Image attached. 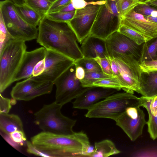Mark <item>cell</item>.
<instances>
[{"label": "cell", "mask_w": 157, "mask_h": 157, "mask_svg": "<svg viewBox=\"0 0 157 157\" xmlns=\"http://www.w3.org/2000/svg\"><path fill=\"white\" fill-rule=\"evenodd\" d=\"M93 86L114 89L118 91L122 89L120 82L118 78L114 76L98 79L93 83Z\"/></svg>", "instance_id": "obj_27"}, {"label": "cell", "mask_w": 157, "mask_h": 157, "mask_svg": "<svg viewBox=\"0 0 157 157\" xmlns=\"http://www.w3.org/2000/svg\"><path fill=\"white\" fill-rule=\"evenodd\" d=\"M46 52V49L43 47L29 52L26 51L14 78V82L32 77L35 66L44 59Z\"/></svg>", "instance_id": "obj_17"}, {"label": "cell", "mask_w": 157, "mask_h": 157, "mask_svg": "<svg viewBox=\"0 0 157 157\" xmlns=\"http://www.w3.org/2000/svg\"><path fill=\"white\" fill-rule=\"evenodd\" d=\"M75 67L76 77L78 79L80 80L83 79L85 77V71L84 68L81 66H75Z\"/></svg>", "instance_id": "obj_43"}, {"label": "cell", "mask_w": 157, "mask_h": 157, "mask_svg": "<svg viewBox=\"0 0 157 157\" xmlns=\"http://www.w3.org/2000/svg\"><path fill=\"white\" fill-rule=\"evenodd\" d=\"M112 76L102 72H85L84 78L80 80L82 86L85 87H93V83L98 79L108 78Z\"/></svg>", "instance_id": "obj_26"}, {"label": "cell", "mask_w": 157, "mask_h": 157, "mask_svg": "<svg viewBox=\"0 0 157 157\" xmlns=\"http://www.w3.org/2000/svg\"><path fill=\"white\" fill-rule=\"evenodd\" d=\"M71 2V0H57L52 3L50 6L48 13L57 12Z\"/></svg>", "instance_id": "obj_38"}, {"label": "cell", "mask_w": 157, "mask_h": 157, "mask_svg": "<svg viewBox=\"0 0 157 157\" xmlns=\"http://www.w3.org/2000/svg\"><path fill=\"white\" fill-rule=\"evenodd\" d=\"M81 44V49L84 58H95L97 57L108 58L109 56L105 40L89 35Z\"/></svg>", "instance_id": "obj_18"}, {"label": "cell", "mask_w": 157, "mask_h": 157, "mask_svg": "<svg viewBox=\"0 0 157 157\" xmlns=\"http://www.w3.org/2000/svg\"><path fill=\"white\" fill-rule=\"evenodd\" d=\"M117 89L93 86L82 94L73 102V108L88 110L102 99L116 93Z\"/></svg>", "instance_id": "obj_16"}, {"label": "cell", "mask_w": 157, "mask_h": 157, "mask_svg": "<svg viewBox=\"0 0 157 157\" xmlns=\"http://www.w3.org/2000/svg\"><path fill=\"white\" fill-rule=\"evenodd\" d=\"M50 2L52 3L56 1L57 0H48Z\"/></svg>", "instance_id": "obj_48"}, {"label": "cell", "mask_w": 157, "mask_h": 157, "mask_svg": "<svg viewBox=\"0 0 157 157\" xmlns=\"http://www.w3.org/2000/svg\"><path fill=\"white\" fill-rule=\"evenodd\" d=\"M133 9L136 12L144 16L157 17V9L148 4L145 3L138 4Z\"/></svg>", "instance_id": "obj_30"}, {"label": "cell", "mask_w": 157, "mask_h": 157, "mask_svg": "<svg viewBox=\"0 0 157 157\" xmlns=\"http://www.w3.org/2000/svg\"><path fill=\"white\" fill-rule=\"evenodd\" d=\"M132 141L136 140L142 134L147 124L145 114L140 106H131L115 121Z\"/></svg>", "instance_id": "obj_12"}, {"label": "cell", "mask_w": 157, "mask_h": 157, "mask_svg": "<svg viewBox=\"0 0 157 157\" xmlns=\"http://www.w3.org/2000/svg\"><path fill=\"white\" fill-rule=\"evenodd\" d=\"M44 59L36 64L33 69L32 77L37 76L43 72L44 69Z\"/></svg>", "instance_id": "obj_40"}, {"label": "cell", "mask_w": 157, "mask_h": 157, "mask_svg": "<svg viewBox=\"0 0 157 157\" xmlns=\"http://www.w3.org/2000/svg\"><path fill=\"white\" fill-rule=\"evenodd\" d=\"M15 7L18 14L25 22L35 27L38 26L43 17L40 14L25 4L15 5Z\"/></svg>", "instance_id": "obj_22"}, {"label": "cell", "mask_w": 157, "mask_h": 157, "mask_svg": "<svg viewBox=\"0 0 157 157\" xmlns=\"http://www.w3.org/2000/svg\"><path fill=\"white\" fill-rule=\"evenodd\" d=\"M14 142L21 144L26 140L24 131H16L10 134L8 136Z\"/></svg>", "instance_id": "obj_36"}, {"label": "cell", "mask_w": 157, "mask_h": 157, "mask_svg": "<svg viewBox=\"0 0 157 157\" xmlns=\"http://www.w3.org/2000/svg\"><path fill=\"white\" fill-rule=\"evenodd\" d=\"M134 41L139 45L147 42L146 38L135 30L126 26L121 25L118 31Z\"/></svg>", "instance_id": "obj_28"}, {"label": "cell", "mask_w": 157, "mask_h": 157, "mask_svg": "<svg viewBox=\"0 0 157 157\" xmlns=\"http://www.w3.org/2000/svg\"><path fill=\"white\" fill-rule=\"evenodd\" d=\"M71 2L76 10L83 8L92 2H87L85 0H71Z\"/></svg>", "instance_id": "obj_41"}, {"label": "cell", "mask_w": 157, "mask_h": 157, "mask_svg": "<svg viewBox=\"0 0 157 157\" xmlns=\"http://www.w3.org/2000/svg\"><path fill=\"white\" fill-rule=\"evenodd\" d=\"M121 152L111 140L106 139L95 143L94 151L89 157H107Z\"/></svg>", "instance_id": "obj_21"}, {"label": "cell", "mask_w": 157, "mask_h": 157, "mask_svg": "<svg viewBox=\"0 0 157 157\" xmlns=\"http://www.w3.org/2000/svg\"><path fill=\"white\" fill-rule=\"evenodd\" d=\"M107 58L110 63L113 76L117 77L119 75V72L118 67L114 59L109 56Z\"/></svg>", "instance_id": "obj_42"}, {"label": "cell", "mask_w": 157, "mask_h": 157, "mask_svg": "<svg viewBox=\"0 0 157 157\" xmlns=\"http://www.w3.org/2000/svg\"><path fill=\"white\" fill-rule=\"evenodd\" d=\"M142 72L148 73L157 71V59L155 60L143 61L140 63Z\"/></svg>", "instance_id": "obj_35"}, {"label": "cell", "mask_w": 157, "mask_h": 157, "mask_svg": "<svg viewBox=\"0 0 157 157\" xmlns=\"http://www.w3.org/2000/svg\"><path fill=\"white\" fill-rule=\"evenodd\" d=\"M139 94L152 97L157 95V71L142 72Z\"/></svg>", "instance_id": "obj_20"}, {"label": "cell", "mask_w": 157, "mask_h": 157, "mask_svg": "<svg viewBox=\"0 0 157 157\" xmlns=\"http://www.w3.org/2000/svg\"></svg>", "instance_id": "obj_49"}, {"label": "cell", "mask_w": 157, "mask_h": 157, "mask_svg": "<svg viewBox=\"0 0 157 157\" xmlns=\"http://www.w3.org/2000/svg\"><path fill=\"white\" fill-rule=\"evenodd\" d=\"M76 10L71 2L59 11L63 12H69L75 11Z\"/></svg>", "instance_id": "obj_44"}, {"label": "cell", "mask_w": 157, "mask_h": 157, "mask_svg": "<svg viewBox=\"0 0 157 157\" xmlns=\"http://www.w3.org/2000/svg\"><path fill=\"white\" fill-rule=\"evenodd\" d=\"M136 1L141 2L143 3H147L149 0H135Z\"/></svg>", "instance_id": "obj_47"}, {"label": "cell", "mask_w": 157, "mask_h": 157, "mask_svg": "<svg viewBox=\"0 0 157 157\" xmlns=\"http://www.w3.org/2000/svg\"><path fill=\"white\" fill-rule=\"evenodd\" d=\"M104 0L92 1L84 8L76 10L73 18L66 22L73 30L80 44L90 34L100 6Z\"/></svg>", "instance_id": "obj_10"}, {"label": "cell", "mask_w": 157, "mask_h": 157, "mask_svg": "<svg viewBox=\"0 0 157 157\" xmlns=\"http://www.w3.org/2000/svg\"><path fill=\"white\" fill-rule=\"evenodd\" d=\"M15 5L21 6L25 4V0H10Z\"/></svg>", "instance_id": "obj_45"}, {"label": "cell", "mask_w": 157, "mask_h": 157, "mask_svg": "<svg viewBox=\"0 0 157 157\" xmlns=\"http://www.w3.org/2000/svg\"><path fill=\"white\" fill-rule=\"evenodd\" d=\"M109 56L118 54L133 56L138 60L141 55L142 47L119 31L109 36L105 40Z\"/></svg>", "instance_id": "obj_14"}, {"label": "cell", "mask_w": 157, "mask_h": 157, "mask_svg": "<svg viewBox=\"0 0 157 157\" xmlns=\"http://www.w3.org/2000/svg\"><path fill=\"white\" fill-rule=\"evenodd\" d=\"M26 49L25 42L11 39L0 52L1 93L14 82Z\"/></svg>", "instance_id": "obj_5"}, {"label": "cell", "mask_w": 157, "mask_h": 157, "mask_svg": "<svg viewBox=\"0 0 157 157\" xmlns=\"http://www.w3.org/2000/svg\"><path fill=\"white\" fill-rule=\"evenodd\" d=\"M0 12L13 39L25 42L36 39L38 29L29 24L21 17L16 10L15 5L10 0L0 1Z\"/></svg>", "instance_id": "obj_7"}, {"label": "cell", "mask_w": 157, "mask_h": 157, "mask_svg": "<svg viewBox=\"0 0 157 157\" xmlns=\"http://www.w3.org/2000/svg\"><path fill=\"white\" fill-rule=\"evenodd\" d=\"M52 3L48 0H25V4L40 14L46 15Z\"/></svg>", "instance_id": "obj_24"}, {"label": "cell", "mask_w": 157, "mask_h": 157, "mask_svg": "<svg viewBox=\"0 0 157 157\" xmlns=\"http://www.w3.org/2000/svg\"><path fill=\"white\" fill-rule=\"evenodd\" d=\"M54 83L35 80L30 78L16 83L10 92L12 98L15 101H30L52 92Z\"/></svg>", "instance_id": "obj_13"}, {"label": "cell", "mask_w": 157, "mask_h": 157, "mask_svg": "<svg viewBox=\"0 0 157 157\" xmlns=\"http://www.w3.org/2000/svg\"><path fill=\"white\" fill-rule=\"evenodd\" d=\"M62 106L55 101L44 105L34 114L35 123L42 131L52 133L70 135L76 121L62 114Z\"/></svg>", "instance_id": "obj_3"}, {"label": "cell", "mask_w": 157, "mask_h": 157, "mask_svg": "<svg viewBox=\"0 0 157 157\" xmlns=\"http://www.w3.org/2000/svg\"><path fill=\"white\" fill-rule=\"evenodd\" d=\"M11 100L0 94V113H8L12 107Z\"/></svg>", "instance_id": "obj_37"}, {"label": "cell", "mask_w": 157, "mask_h": 157, "mask_svg": "<svg viewBox=\"0 0 157 157\" xmlns=\"http://www.w3.org/2000/svg\"><path fill=\"white\" fill-rule=\"evenodd\" d=\"M119 0H104L100 6L89 35L105 40L121 25L122 17L118 6Z\"/></svg>", "instance_id": "obj_6"}, {"label": "cell", "mask_w": 157, "mask_h": 157, "mask_svg": "<svg viewBox=\"0 0 157 157\" xmlns=\"http://www.w3.org/2000/svg\"><path fill=\"white\" fill-rule=\"evenodd\" d=\"M75 10L69 12L59 11L47 13L46 16L48 19L53 21L60 22H67L73 18Z\"/></svg>", "instance_id": "obj_29"}, {"label": "cell", "mask_w": 157, "mask_h": 157, "mask_svg": "<svg viewBox=\"0 0 157 157\" xmlns=\"http://www.w3.org/2000/svg\"><path fill=\"white\" fill-rule=\"evenodd\" d=\"M0 129L8 136L16 131H24L20 117L17 115L8 113H0Z\"/></svg>", "instance_id": "obj_19"}, {"label": "cell", "mask_w": 157, "mask_h": 157, "mask_svg": "<svg viewBox=\"0 0 157 157\" xmlns=\"http://www.w3.org/2000/svg\"><path fill=\"white\" fill-rule=\"evenodd\" d=\"M27 151L28 153L37 156L46 157H50V156L39 150L33 144L31 141H26Z\"/></svg>", "instance_id": "obj_39"}, {"label": "cell", "mask_w": 157, "mask_h": 157, "mask_svg": "<svg viewBox=\"0 0 157 157\" xmlns=\"http://www.w3.org/2000/svg\"><path fill=\"white\" fill-rule=\"evenodd\" d=\"M152 42H146L142 46L140 63L143 61H148L157 59V37Z\"/></svg>", "instance_id": "obj_23"}, {"label": "cell", "mask_w": 157, "mask_h": 157, "mask_svg": "<svg viewBox=\"0 0 157 157\" xmlns=\"http://www.w3.org/2000/svg\"><path fill=\"white\" fill-rule=\"evenodd\" d=\"M75 68L74 63L54 82L56 88L55 101L62 106L90 87L82 86L76 77Z\"/></svg>", "instance_id": "obj_9"}, {"label": "cell", "mask_w": 157, "mask_h": 157, "mask_svg": "<svg viewBox=\"0 0 157 157\" xmlns=\"http://www.w3.org/2000/svg\"><path fill=\"white\" fill-rule=\"evenodd\" d=\"M140 98L133 94L125 91L114 93L93 105L85 116L110 119L116 121L127 108L140 107Z\"/></svg>", "instance_id": "obj_4"}, {"label": "cell", "mask_w": 157, "mask_h": 157, "mask_svg": "<svg viewBox=\"0 0 157 157\" xmlns=\"http://www.w3.org/2000/svg\"><path fill=\"white\" fill-rule=\"evenodd\" d=\"M44 67L40 75L31 77L40 82H53L74 63L71 59L58 52L46 49Z\"/></svg>", "instance_id": "obj_11"}, {"label": "cell", "mask_w": 157, "mask_h": 157, "mask_svg": "<svg viewBox=\"0 0 157 157\" xmlns=\"http://www.w3.org/2000/svg\"><path fill=\"white\" fill-rule=\"evenodd\" d=\"M75 66H81L84 69L85 72H102L98 62L94 58H83L75 62Z\"/></svg>", "instance_id": "obj_25"}, {"label": "cell", "mask_w": 157, "mask_h": 157, "mask_svg": "<svg viewBox=\"0 0 157 157\" xmlns=\"http://www.w3.org/2000/svg\"><path fill=\"white\" fill-rule=\"evenodd\" d=\"M11 39H13L8 32L2 14L0 12V52L7 43Z\"/></svg>", "instance_id": "obj_31"}, {"label": "cell", "mask_w": 157, "mask_h": 157, "mask_svg": "<svg viewBox=\"0 0 157 157\" xmlns=\"http://www.w3.org/2000/svg\"><path fill=\"white\" fill-rule=\"evenodd\" d=\"M143 3L135 0H119L118 6L122 17L137 5Z\"/></svg>", "instance_id": "obj_32"}, {"label": "cell", "mask_w": 157, "mask_h": 157, "mask_svg": "<svg viewBox=\"0 0 157 157\" xmlns=\"http://www.w3.org/2000/svg\"><path fill=\"white\" fill-rule=\"evenodd\" d=\"M94 59L100 65L103 73L113 76L110 63L107 58L97 57Z\"/></svg>", "instance_id": "obj_34"}, {"label": "cell", "mask_w": 157, "mask_h": 157, "mask_svg": "<svg viewBox=\"0 0 157 157\" xmlns=\"http://www.w3.org/2000/svg\"><path fill=\"white\" fill-rule=\"evenodd\" d=\"M146 3L150 5L157 9V0H149Z\"/></svg>", "instance_id": "obj_46"}, {"label": "cell", "mask_w": 157, "mask_h": 157, "mask_svg": "<svg viewBox=\"0 0 157 157\" xmlns=\"http://www.w3.org/2000/svg\"><path fill=\"white\" fill-rule=\"evenodd\" d=\"M119 70V74L117 77L125 92L139 94L142 72L139 60L131 55L118 54L113 55Z\"/></svg>", "instance_id": "obj_8"}, {"label": "cell", "mask_w": 157, "mask_h": 157, "mask_svg": "<svg viewBox=\"0 0 157 157\" xmlns=\"http://www.w3.org/2000/svg\"><path fill=\"white\" fill-rule=\"evenodd\" d=\"M148 114V119L147 122L148 132L151 138L153 140L157 138V115L152 114L150 111L147 110Z\"/></svg>", "instance_id": "obj_33"}, {"label": "cell", "mask_w": 157, "mask_h": 157, "mask_svg": "<svg viewBox=\"0 0 157 157\" xmlns=\"http://www.w3.org/2000/svg\"><path fill=\"white\" fill-rule=\"evenodd\" d=\"M38 29L37 42L46 49L63 54L75 61L83 58L76 36L67 23L50 20L45 15Z\"/></svg>", "instance_id": "obj_2"}, {"label": "cell", "mask_w": 157, "mask_h": 157, "mask_svg": "<svg viewBox=\"0 0 157 157\" xmlns=\"http://www.w3.org/2000/svg\"><path fill=\"white\" fill-rule=\"evenodd\" d=\"M133 9L122 17L121 25L135 30L147 41L157 37V23L147 20L143 15L136 12Z\"/></svg>", "instance_id": "obj_15"}, {"label": "cell", "mask_w": 157, "mask_h": 157, "mask_svg": "<svg viewBox=\"0 0 157 157\" xmlns=\"http://www.w3.org/2000/svg\"><path fill=\"white\" fill-rule=\"evenodd\" d=\"M30 141L50 157H89L94 150L87 135L82 131L70 135L42 131L32 137Z\"/></svg>", "instance_id": "obj_1"}]
</instances>
